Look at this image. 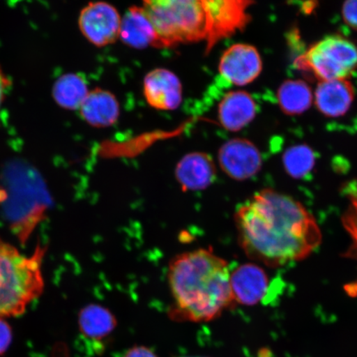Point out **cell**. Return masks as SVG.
Masks as SVG:
<instances>
[{
  "label": "cell",
  "instance_id": "cell-1",
  "mask_svg": "<svg viewBox=\"0 0 357 357\" xmlns=\"http://www.w3.org/2000/svg\"><path fill=\"white\" fill-rule=\"evenodd\" d=\"M234 220L245 255L271 267L302 260L322 240L318 225L306 208L271 189L258 192L240 205Z\"/></svg>",
  "mask_w": 357,
  "mask_h": 357
},
{
  "label": "cell",
  "instance_id": "cell-2",
  "mask_svg": "<svg viewBox=\"0 0 357 357\" xmlns=\"http://www.w3.org/2000/svg\"><path fill=\"white\" fill-rule=\"evenodd\" d=\"M229 263L211 249L200 248L173 257L167 278L173 318L207 322L234 305Z\"/></svg>",
  "mask_w": 357,
  "mask_h": 357
},
{
  "label": "cell",
  "instance_id": "cell-3",
  "mask_svg": "<svg viewBox=\"0 0 357 357\" xmlns=\"http://www.w3.org/2000/svg\"><path fill=\"white\" fill-rule=\"evenodd\" d=\"M42 247L24 256L15 245L0 238V319L19 316L41 296L44 289Z\"/></svg>",
  "mask_w": 357,
  "mask_h": 357
},
{
  "label": "cell",
  "instance_id": "cell-4",
  "mask_svg": "<svg viewBox=\"0 0 357 357\" xmlns=\"http://www.w3.org/2000/svg\"><path fill=\"white\" fill-rule=\"evenodd\" d=\"M158 33L160 48L204 42L205 26L199 0H142Z\"/></svg>",
  "mask_w": 357,
  "mask_h": 357
},
{
  "label": "cell",
  "instance_id": "cell-5",
  "mask_svg": "<svg viewBox=\"0 0 357 357\" xmlns=\"http://www.w3.org/2000/svg\"><path fill=\"white\" fill-rule=\"evenodd\" d=\"M0 187V203L3 214L13 230L20 236H28L41 220L47 208V194L37 176L31 171L24 192L20 189V167H13Z\"/></svg>",
  "mask_w": 357,
  "mask_h": 357
},
{
  "label": "cell",
  "instance_id": "cell-6",
  "mask_svg": "<svg viewBox=\"0 0 357 357\" xmlns=\"http://www.w3.org/2000/svg\"><path fill=\"white\" fill-rule=\"evenodd\" d=\"M296 66L319 82L347 79L357 68V47L341 35L326 36L297 58Z\"/></svg>",
  "mask_w": 357,
  "mask_h": 357
},
{
  "label": "cell",
  "instance_id": "cell-7",
  "mask_svg": "<svg viewBox=\"0 0 357 357\" xmlns=\"http://www.w3.org/2000/svg\"><path fill=\"white\" fill-rule=\"evenodd\" d=\"M205 26V55L218 43L243 32L252 16L254 0H199Z\"/></svg>",
  "mask_w": 357,
  "mask_h": 357
},
{
  "label": "cell",
  "instance_id": "cell-8",
  "mask_svg": "<svg viewBox=\"0 0 357 357\" xmlns=\"http://www.w3.org/2000/svg\"><path fill=\"white\" fill-rule=\"evenodd\" d=\"M122 16L117 8L105 1L89 2L80 10V33L89 43L104 47L119 39Z\"/></svg>",
  "mask_w": 357,
  "mask_h": 357
},
{
  "label": "cell",
  "instance_id": "cell-9",
  "mask_svg": "<svg viewBox=\"0 0 357 357\" xmlns=\"http://www.w3.org/2000/svg\"><path fill=\"white\" fill-rule=\"evenodd\" d=\"M262 69L260 52L248 43L231 45L223 52L218 63L221 77L236 86H245L255 82Z\"/></svg>",
  "mask_w": 357,
  "mask_h": 357
},
{
  "label": "cell",
  "instance_id": "cell-10",
  "mask_svg": "<svg viewBox=\"0 0 357 357\" xmlns=\"http://www.w3.org/2000/svg\"><path fill=\"white\" fill-rule=\"evenodd\" d=\"M222 171L236 181H245L261 171L262 158L260 151L251 141L236 137L223 144L218 154Z\"/></svg>",
  "mask_w": 357,
  "mask_h": 357
},
{
  "label": "cell",
  "instance_id": "cell-11",
  "mask_svg": "<svg viewBox=\"0 0 357 357\" xmlns=\"http://www.w3.org/2000/svg\"><path fill=\"white\" fill-rule=\"evenodd\" d=\"M142 89L147 104L155 109L173 111L182 104V83L178 75L168 69L149 71L145 75Z\"/></svg>",
  "mask_w": 357,
  "mask_h": 357
},
{
  "label": "cell",
  "instance_id": "cell-12",
  "mask_svg": "<svg viewBox=\"0 0 357 357\" xmlns=\"http://www.w3.org/2000/svg\"><path fill=\"white\" fill-rule=\"evenodd\" d=\"M271 284L264 269L252 263L240 265L230 272L231 294L239 305L252 306L264 301Z\"/></svg>",
  "mask_w": 357,
  "mask_h": 357
},
{
  "label": "cell",
  "instance_id": "cell-13",
  "mask_svg": "<svg viewBox=\"0 0 357 357\" xmlns=\"http://www.w3.org/2000/svg\"><path fill=\"white\" fill-rule=\"evenodd\" d=\"M175 176L184 191H200L212 185L217 178L215 163L207 153H190L176 165Z\"/></svg>",
  "mask_w": 357,
  "mask_h": 357
},
{
  "label": "cell",
  "instance_id": "cell-14",
  "mask_svg": "<svg viewBox=\"0 0 357 357\" xmlns=\"http://www.w3.org/2000/svg\"><path fill=\"white\" fill-rule=\"evenodd\" d=\"M257 105L247 91H233L225 93L218 106V119L229 132H239L255 119Z\"/></svg>",
  "mask_w": 357,
  "mask_h": 357
},
{
  "label": "cell",
  "instance_id": "cell-15",
  "mask_svg": "<svg viewBox=\"0 0 357 357\" xmlns=\"http://www.w3.org/2000/svg\"><path fill=\"white\" fill-rule=\"evenodd\" d=\"M354 100L355 89L347 79L320 82L314 95L316 108L328 118L345 115Z\"/></svg>",
  "mask_w": 357,
  "mask_h": 357
},
{
  "label": "cell",
  "instance_id": "cell-16",
  "mask_svg": "<svg viewBox=\"0 0 357 357\" xmlns=\"http://www.w3.org/2000/svg\"><path fill=\"white\" fill-rule=\"evenodd\" d=\"M80 118L89 126L106 128L117 123L120 117V104L114 93L102 88L89 91L78 110Z\"/></svg>",
  "mask_w": 357,
  "mask_h": 357
},
{
  "label": "cell",
  "instance_id": "cell-17",
  "mask_svg": "<svg viewBox=\"0 0 357 357\" xmlns=\"http://www.w3.org/2000/svg\"><path fill=\"white\" fill-rule=\"evenodd\" d=\"M119 39L126 46L137 50L160 48L158 33L142 6H133L125 12L120 26Z\"/></svg>",
  "mask_w": 357,
  "mask_h": 357
},
{
  "label": "cell",
  "instance_id": "cell-18",
  "mask_svg": "<svg viewBox=\"0 0 357 357\" xmlns=\"http://www.w3.org/2000/svg\"><path fill=\"white\" fill-rule=\"evenodd\" d=\"M79 332L91 342H100L113 333L117 321L106 307L99 305H89L80 311Z\"/></svg>",
  "mask_w": 357,
  "mask_h": 357
},
{
  "label": "cell",
  "instance_id": "cell-19",
  "mask_svg": "<svg viewBox=\"0 0 357 357\" xmlns=\"http://www.w3.org/2000/svg\"><path fill=\"white\" fill-rule=\"evenodd\" d=\"M89 89L84 75L70 73L61 75L53 84L52 95L53 100L61 109L79 110L86 99Z\"/></svg>",
  "mask_w": 357,
  "mask_h": 357
},
{
  "label": "cell",
  "instance_id": "cell-20",
  "mask_svg": "<svg viewBox=\"0 0 357 357\" xmlns=\"http://www.w3.org/2000/svg\"><path fill=\"white\" fill-rule=\"evenodd\" d=\"M280 109L287 115H298L310 108L314 93L309 84L301 79H287L278 91Z\"/></svg>",
  "mask_w": 357,
  "mask_h": 357
},
{
  "label": "cell",
  "instance_id": "cell-21",
  "mask_svg": "<svg viewBox=\"0 0 357 357\" xmlns=\"http://www.w3.org/2000/svg\"><path fill=\"white\" fill-rule=\"evenodd\" d=\"M285 172L294 178H305L315 166V155L309 146H290L283 155Z\"/></svg>",
  "mask_w": 357,
  "mask_h": 357
},
{
  "label": "cell",
  "instance_id": "cell-22",
  "mask_svg": "<svg viewBox=\"0 0 357 357\" xmlns=\"http://www.w3.org/2000/svg\"><path fill=\"white\" fill-rule=\"evenodd\" d=\"M342 15L345 24L357 32V0H345Z\"/></svg>",
  "mask_w": 357,
  "mask_h": 357
},
{
  "label": "cell",
  "instance_id": "cell-23",
  "mask_svg": "<svg viewBox=\"0 0 357 357\" xmlns=\"http://www.w3.org/2000/svg\"><path fill=\"white\" fill-rule=\"evenodd\" d=\"M12 329L3 319H0V355L6 352L12 342Z\"/></svg>",
  "mask_w": 357,
  "mask_h": 357
},
{
  "label": "cell",
  "instance_id": "cell-24",
  "mask_svg": "<svg viewBox=\"0 0 357 357\" xmlns=\"http://www.w3.org/2000/svg\"><path fill=\"white\" fill-rule=\"evenodd\" d=\"M11 86V79L4 73L2 66H0V111H1L4 100H6V93Z\"/></svg>",
  "mask_w": 357,
  "mask_h": 357
},
{
  "label": "cell",
  "instance_id": "cell-25",
  "mask_svg": "<svg viewBox=\"0 0 357 357\" xmlns=\"http://www.w3.org/2000/svg\"><path fill=\"white\" fill-rule=\"evenodd\" d=\"M122 357H158L149 348L135 347L125 352Z\"/></svg>",
  "mask_w": 357,
  "mask_h": 357
}]
</instances>
